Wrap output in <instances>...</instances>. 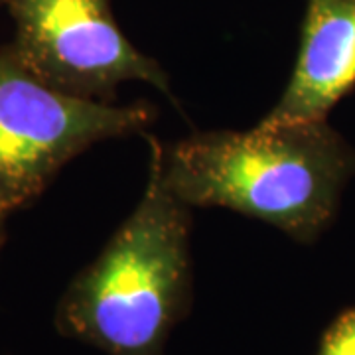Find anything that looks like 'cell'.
Instances as JSON below:
<instances>
[{
    "instance_id": "cell-7",
    "label": "cell",
    "mask_w": 355,
    "mask_h": 355,
    "mask_svg": "<svg viewBox=\"0 0 355 355\" xmlns=\"http://www.w3.org/2000/svg\"><path fill=\"white\" fill-rule=\"evenodd\" d=\"M4 217H6V211L0 207V245H2V239H4Z\"/></svg>"
},
{
    "instance_id": "cell-5",
    "label": "cell",
    "mask_w": 355,
    "mask_h": 355,
    "mask_svg": "<svg viewBox=\"0 0 355 355\" xmlns=\"http://www.w3.org/2000/svg\"><path fill=\"white\" fill-rule=\"evenodd\" d=\"M355 83V0H308L298 60L263 125L324 121Z\"/></svg>"
},
{
    "instance_id": "cell-3",
    "label": "cell",
    "mask_w": 355,
    "mask_h": 355,
    "mask_svg": "<svg viewBox=\"0 0 355 355\" xmlns=\"http://www.w3.org/2000/svg\"><path fill=\"white\" fill-rule=\"evenodd\" d=\"M153 119L148 105L67 95L32 73L10 44L0 46V207L8 214L36 200L77 154L140 132Z\"/></svg>"
},
{
    "instance_id": "cell-1",
    "label": "cell",
    "mask_w": 355,
    "mask_h": 355,
    "mask_svg": "<svg viewBox=\"0 0 355 355\" xmlns=\"http://www.w3.org/2000/svg\"><path fill=\"white\" fill-rule=\"evenodd\" d=\"M160 168L186 205L225 207L308 243L336 214L355 156L324 119L198 132L160 144Z\"/></svg>"
},
{
    "instance_id": "cell-2",
    "label": "cell",
    "mask_w": 355,
    "mask_h": 355,
    "mask_svg": "<svg viewBox=\"0 0 355 355\" xmlns=\"http://www.w3.org/2000/svg\"><path fill=\"white\" fill-rule=\"evenodd\" d=\"M190 205L168 190L150 139L142 200L64 292L55 326L107 355H162L190 306Z\"/></svg>"
},
{
    "instance_id": "cell-8",
    "label": "cell",
    "mask_w": 355,
    "mask_h": 355,
    "mask_svg": "<svg viewBox=\"0 0 355 355\" xmlns=\"http://www.w3.org/2000/svg\"><path fill=\"white\" fill-rule=\"evenodd\" d=\"M0 6H6V0H0Z\"/></svg>"
},
{
    "instance_id": "cell-4",
    "label": "cell",
    "mask_w": 355,
    "mask_h": 355,
    "mask_svg": "<svg viewBox=\"0 0 355 355\" xmlns=\"http://www.w3.org/2000/svg\"><path fill=\"white\" fill-rule=\"evenodd\" d=\"M20 62L67 95L111 103L125 81H144L164 95L162 65L139 51L119 28L111 0H6Z\"/></svg>"
},
{
    "instance_id": "cell-6",
    "label": "cell",
    "mask_w": 355,
    "mask_h": 355,
    "mask_svg": "<svg viewBox=\"0 0 355 355\" xmlns=\"http://www.w3.org/2000/svg\"><path fill=\"white\" fill-rule=\"evenodd\" d=\"M318 355H355V310L343 312L331 324Z\"/></svg>"
}]
</instances>
